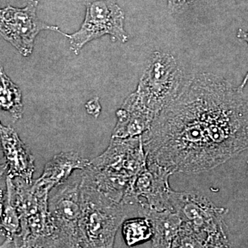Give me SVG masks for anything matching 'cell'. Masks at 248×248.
Listing matches in <instances>:
<instances>
[{
	"label": "cell",
	"mask_w": 248,
	"mask_h": 248,
	"mask_svg": "<svg viewBox=\"0 0 248 248\" xmlns=\"http://www.w3.org/2000/svg\"><path fill=\"white\" fill-rule=\"evenodd\" d=\"M141 137L147 161L206 172L248 150V98L221 77L195 75Z\"/></svg>",
	"instance_id": "1"
},
{
	"label": "cell",
	"mask_w": 248,
	"mask_h": 248,
	"mask_svg": "<svg viewBox=\"0 0 248 248\" xmlns=\"http://www.w3.org/2000/svg\"><path fill=\"white\" fill-rule=\"evenodd\" d=\"M170 210L182 219L172 248L230 247L224 223L228 209L217 206L199 192L172 190Z\"/></svg>",
	"instance_id": "2"
},
{
	"label": "cell",
	"mask_w": 248,
	"mask_h": 248,
	"mask_svg": "<svg viewBox=\"0 0 248 248\" xmlns=\"http://www.w3.org/2000/svg\"><path fill=\"white\" fill-rule=\"evenodd\" d=\"M146 165L141 136L112 138L107 149L82 170L94 187L120 203L134 178Z\"/></svg>",
	"instance_id": "3"
},
{
	"label": "cell",
	"mask_w": 248,
	"mask_h": 248,
	"mask_svg": "<svg viewBox=\"0 0 248 248\" xmlns=\"http://www.w3.org/2000/svg\"><path fill=\"white\" fill-rule=\"evenodd\" d=\"M81 248H112L125 219L143 217L138 208L111 200L83 175L81 186Z\"/></svg>",
	"instance_id": "4"
},
{
	"label": "cell",
	"mask_w": 248,
	"mask_h": 248,
	"mask_svg": "<svg viewBox=\"0 0 248 248\" xmlns=\"http://www.w3.org/2000/svg\"><path fill=\"white\" fill-rule=\"evenodd\" d=\"M14 182V203L21 221L17 248H58L56 230L49 213V195H37L21 178H15Z\"/></svg>",
	"instance_id": "5"
},
{
	"label": "cell",
	"mask_w": 248,
	"mask_h": 248,
	"mask_svg": "<svg viewBox=\"0 0 248 248\" xmlns=\"http://www.w3.org/2000/svg\"><path fill=\"white\" fill-rule=\"evenodd\" d=\"M186 79L172 54L155 51L148 60L135 92L142 104L157 116L177 97Z\"/></svg>",
	"instance_id": "6"
},
{
	"label": "cell",
	"mask_w": 248,
	"mask_h": 248,
	"mask_svg": "<svg viewBox=\"0 0 248 248\" xmlns=\"http://www.w3.org/2000/svg\"><path fill=\"white\" fill-rule=\"evenodd\" d=\"M83 171L76 170L49 194L48 210L56 230L58 248H81V186Z\"/></svg>",
	"instance_id": "7"
},
{
	"label": "cell",
	"mask_w": 248,
	"mask_h": 248,
	"mask_svg": "<svg viewBox=\"0 0 248 248\" xmlns=\"http://www.w3.org/2000/svg\"><path fill=\"white\" fill-rule=\"evenodd\" d=\"M125 14L117 0H86V11L81 27L73 34H66L70 49L76 55L86 44L108 35L112 41L126 43L128 36L124 29Z\"/></svg>",
	"instance_id": "8"
},
{
	"label": "cell",
	"mask_w": 248,
	"mask_h": 248,
	"mask_svg": "<svg viewBox=\"0 0 248 248\" xmlns=\"http://www.w3.org/2000/svg\"><path fill=\"white\" fill-rule=\"evenodd\" d=\"M38 4L37 0H29L24 8L9 5L0 11L1 37L26 58L32 54L36 37L42 31H54L66 35L58 27L48 25L39 19Z\"/></svg>",
	"instance_id": "9"
},
{
	"label": "cell",
	"mask_w": 248,
	"mask_h": 248,
	"mask_svg": "<svg viewBox=\"0 0 248 248\" xmlns=\"http://www.w3.org/2000/svg\"><path fill=\"white\" fill-rule=\"evenodd\" d=\"M1 149L4 154V164L1 166V174L19 177L29 185L32 184V176L35 170V158L23 143L16 130L10 126L0 125Z\"/></svg>",
	"instance_id": "10"
},
{
	"label": "cell",
	"mask_w": 248,
	"mask_h": 248,
	"mask_svg": "<svg viewBox=\"0 0 248 248\" xmlns=\"http://www.w3.org/2000/svg\"><path fill=\"white\" fill-rule=\"evenodd\" d=\"M91 164L87 159L75 152H64L55 155L46 164L43 174L31 186L32 192L49 195L54 187L66 182L76 170H84Z\"/></svg>",
	"instance_id": "11"
},
{
	"label": "cell",
	"mask_w": 248,
	"mask_h": 248,
	"mask_svg": "<svg viewBox=\"0 0 248 248\" xmlns=\"http://www.w3.org/2000/svg\"><path fill=\"white\" fill-rule=\"evenodd\" d=\"M116 115L117 122L112 132V138L141 136L149 130L156 117L142 104L135 92L125 99Z\"/></svg>",
	"instance_id": "12"
},
{
	"label": "cell",
	"mask_w": 248,
	"mask_h": 248,
	"mask_svg": "<svg viewBox=\"0 0 248 248\" xmlns=\"http://www.w3.org/2000/svg\"><path fill=\"white\" fill-rule=\"evenodd\" d=\"M146 217L153 227L152 247L172 248L182 223L180 216L170 210H150Z\"/></svg>",
	"instance_id": "13"
},
{
	"label": "cell",
	"mask_w": 248,
	"mask_h": 248,
	"mask_svg": "<svg viewBox=\"0 0 248 248\" xmlns=\"http://www.w3.org/2000/svg\"><path fill=\"white\" fill-rule=\"evenodd\" d=\"M6 190L1 195V234L6 236V240L1 244V248H17L18 240L21 231V221L16 204L14 203L15 184L12 178L6 176Z\"/></svg>",
	"instance_id": "14"
},
{
	"label": "cell",
	"mask_w": 248,
	"mask_h": 248,
	"mask_svg": "<svg viewBox=\"0 0 248 248\" xmlns=\"http://www.w3.org/2000/svg\"><path fill=\"white\" fill-rule=\"evenodd\" d=\"M1 88H0V105L3 110L9 112L16 122L22 117L24 107L21 90L11 81L5 73L4 68L1 67L0 71Z\"/></svg>",
	"instance_id": "15"
},
{
	"label": "cell",
	"mask_w": 248,
	"mask_h": 248,
	"mask_svg": "<svg viewBox=\"0 0 248 248\" xmlns=\"http://www.w3.org/2000/svg\"><path fill=\"white\" fill-rule=\"evenodd\" d=\"M122 234L128 247H133L153 237V227L147 217H133L125 219L122 225Z\"/></svg>",
	"instance_id": "16"
},
{
	"label": "cell",
	"mask_w": 248,
	"mask_h": 248,
	"mask_svg": "<svg viewBox=\"0 0 248 248\" xmlns=\"http://www.w3.org/2000/svg\"><path fill=\"white\" fill-rule=\"evenodd\" d=\"M201 0H168V9L171 14H177Z\"/></svg>",
	"instance_id": "17"
},
{
	"label": "cell",
	"mask_w": 248,
	"mask_h": 248,
	"mask_svg": "<svg viewBox=\"0 0 248 248\" xmlns=\"http://www.w3.org/2000/svg\"><path fill=\"white\" fill-rule=\"evenodd\" d=\"M85 108L87 113L96 119L99 117L102 112V106L99 102V98L98 97L93 98L88 101L85 105Z\"/></svg>",
	"instance_id": "18"
},
{
	"label": "cell",
	"mask_w": 248,
	"mask_h": 248,
	"mask_svg": "<svg viewBox=\"0 0 248 248\" xmlns=\"http://www.w3.org/2000/svg\"><path fill=\"white\" fill-rule=\"evenodd\" d=\"M236 37L239 38V40L244 41L248 45V31L243 30V29H239L236 33ZM248 82V71L246 73V76H245L244 80H243L242 83L240 84V86H238L240 90L243 91L244 88L246 87V84Z\"/></svg>",
	"instance_id": "19"
},
{
	"label": "cell",
	"mask_w": 248,
	"mask_h": 248,
	"mask_svg": "<svg viewBox=\"0 0 248 248\" xmlns=\"http://www.w3.org/2000/svg\"></svg>",
	"instance_id": "20"
}]
</instances>
